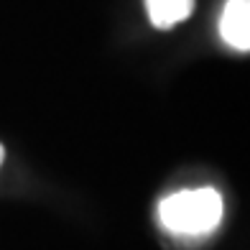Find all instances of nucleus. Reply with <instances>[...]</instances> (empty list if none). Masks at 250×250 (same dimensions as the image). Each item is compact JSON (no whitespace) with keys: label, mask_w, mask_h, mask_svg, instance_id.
<instances>
[{"label":"nucleus","mask_w":250,"mask_h":250,"mask_svg":"<svg viewBox=\"0 0 250 250\" xmlns=\"http://www.w3.org/2000/svg\"><path fill=\"white\" fill-rule=\"evenodd\" d=\"M191 5H194L191 0H146L148 18L158 28H168V26L179 23V21L189 18Z\"/></svg>","instance_id":"7ed1b4c3"},{"label":"nucleus","mask_w":250,"mask_h":250,"mask_svg":"<svg viewBox=\"0 0 250 250\" xmlns=\"http://www.w3.org/2000/svg\"><path fill=\"white\" fill-rule=\"evenodd\" d=\"M225 202L212 187L181 189L158 204V220L176 237H204L222 222Z\"/></svg>","instance_id":"f257e3e1"},{"label":"nucleus","mask_w":250,"mask_h":250,"mask_svg":"<svg viewBox=\"0 0 250 250\" xmlns=\"http://www.w3.org/2000/svg\"><path fill=\"white\" fill-rule=\"evenodd\" d=\"M0 161H3V146H0Z\"/></svg>","instance_id":"20e7f679"},{"label":"nucleus","mask_w":250,"mask_h":250,"mask_svg":"<svg viewBox=\"0 0 250 250\" xmlns=\"http://www.w3.org/2000/svg\"><path fill=\"white\" fill-rule=\"evenodd\" d=\"M220 33L232 49H250V0H227L220 18Z\"/></svg>","instance_id":"f03ea898"}]
</instances>
